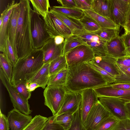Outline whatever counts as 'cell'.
<instances>
[{
	"instance_id": "8",
	"label": "cell",
	"mask_w": 130,
	"mask_h": 130,
	"mask_svg": "<svg viewBox=\"0 0 130 130\" xmlns=\"http://www.w3.org/2000/svg\"><path fill=\"white\" fill-rule=\"evenodd\" d=\"M43 19L46 30L51 38L61 36L66 38L72 35L69 28L49 11L46 17Z\"/></svg>"
},
{
	"instance_id": "5",
	"label": "cell",
	"mask_w": 130,
	"mask_h": 130,
	"mask_svg": "<svg viewBox=\"0 0 130 130\" xmlns=\"http://www.w3.org/2000/svg\"><path fill=\"white\" fill-rule=\"evenodd\" d=\"M66 92L65 87L47 86L45 88L44 104L51 110L53 115H56L61 109Z\"/></svg>"
},
{
	"instance_id": "54",
	"label": "cell",
	"mask_w": 130,
	"mask_h": 130,
	"mask_svg": "<svg viewBox=\"0 0 130 130\" xmlns=\"http://www.w3.org/2000/svg\"><path fill=\"white\" fill-rule=\"evenodd\" d=\"M118 98L124 101L125 102L130 101V96L120 97Z\"/></svg>"
},
{
	"instance_id": "52",
	"label": "cell",
	"mask_w": 130,
	"mask_h": 130,
	"mask_svg": "<svg viewBox=\"0 0 130 130\" xmlns=\"http://www.w3.org/2000/svg\"><path fill=\"white\" fill-rule=\"evenodd\" d=\"M125 105L127 111L128 118L130 119V101L125 102Z\"/></svg>"
},
{
	"instance_id": "46",
	"label": "cell",
	"mask_w": 130,
	"mask_h": 130,
	"mask_svg": "<svg viewBox=\"0 0 130 130\" xmlns=\"http://www.w3.org/2000/svg\"><path fill=\"white\" fill-rule=\"evenodd\" d=\"M9 124L7 117L2 113H0V130H9Z\"/></svg>"
},
{
	"instance_id": "56",
	"label": "cell",
	"mask_w": 130,
	"mask_h": 130,
	"mask_svg": "<svg viewBox=\"0 0 130 130\" xmlns=\"http://www.w3.org/2000/svg\"><path fill=\"white\" fill-rule=\"evenodd\" d=\"M130 20V7L128 11L127 18V22Z\"/></svg>"
},
{
	"instance_id": "30",
	"label": "cell",
	"mask_w": 130,
	"mask_h": 130,
	"mask_svg": "<svg viewBox=\"0 0 130 130\" xmlns=\"http://www.w3.org/2000/svg\"><path fill=\"white\" fill-rule=\"evenodd\" d=\"M48 119L46 117L36 115L23 130H42Z\"/></svg>"
},
{
	"instance_id": "25",
	"label": "cell",
	"mask_w": 130,
	"mask_h": 130,
	"mask_svg": "<svg viewBox=\"0 0 130 130\" xmlns=\"http://www.w3.org/2000/svg\"><path fill=\"white\" fill-rule=\"evenodd\" d=\"M91 6L92 11L102 16L110 19L109 0H92Z\"/></svg>"
},
{
	"instance_id": "43",
	"label": "cell",
	"mask_w": 130,
	"mask_h": 130,
	"mask_svg": "<svg viewBox=\"0 0 130 130\" xmlns=\"http://www.w3.org/2000/svg\"><path fill=\"white\" fill-rule=\"evenodd\" d=\"M115 78L114 83L130 84V67L121 72L120 75Z\"/></svg>"
},
{
	"instance_id": "34",
	"label": "cell",
	"mask_w": 130,
	"mask_h": 130,
	"mask_svg": "<svg viewBox=\"0 0 130 130\" xmlns=\"http://www.w3.org/2000/svg\"><path fill=\"white\" fill-rule=\"evenodd\" d=\"M0 65L9 81L11 82L13 73V66L3 53L0 54Z\"/></svg>"
},
{
	"instance_id": "23",
	"label": "cell",
	"mask_w": 130,
	"mask_h": 130,
	"mask_svg": "<svg viewBox=\"0 0 130 130\" xmlns=\"http://www.w3.org/2000/svg\"><path fill=\"white\" fill-rule=\"evenodd\" d=\"M85 15L95 20L101 28H112L119 30L120 26L110 19L102 16L91 10H83Z\"/></svg>"
},
{
	"instance_id": "26",
	"label": "cell",
	"mask_w": 130,
	"mask_h": 130,
	"mask_svg": "<svg viewBox=\"0 0 130 130\" xmlns=\"http://www.w3.org/2000/svg\"><path fill=\"white\" fill-rule=\"evenodd\" d=\"M68 68L51 75L47 86L65 87L67 81Z\"/></svg>"
},
{
	"instance_id": "13",
	"label": "cell",
	"mask_w": 130,
	"mask_h": 130,
	"mask_svg": "<svg viewBox=\"0 0 130 130\" xmlns=\"http://www.w3.org/2000/svg\"><path fill=\"white\" fill-rule=\"evenodd\" d=\"M81 92L82 99L79 110L83 129L88 115L94 105L98 101V98L93 89H86Z\"/></svg>"
},
{
	"instance_id": "19",
	"label": "cell",
	"mask_w": 130,
	"mask_h": 130,
	"mask_svg": "<svg viewBox=\"0 0 130 130\" xmlns=\"http://www.w3.org/2000/svg\"><path fill=\"white\" fill-rule=\"evenodd\" d=\"M126 47L119 36L107 41L105 46L106 55L117 58L126 56Z\"/></svg>"
},
{
	"instance_id": "33",
	"label": "cell",
	"mask_w": 130,
	"mask_h": 130,
	"mask_svg": "<svg viewBox=\"0 0 130 130\" xmlns=\"http://www.w3.org/2000/svg\"><path fill=\"white\" fill-rule=\"evenodd\" d=\"M74 113L73 112H67L58 115H56V121L65 130H68L72 122L73 114Z\"/></svg>"
},
{
	"instance_id": "15",
	"label": "cell",
	"mask_w": 130,
	"mask_h": 130,
	"mask_svg": "<svg viewBox=\"0 0 130 130\" xmlns=\"http://www.w3.org/2000/svg\"><path fill=\"white\" fill-rule=\"evenodd\" d=\"M7 118L11 130H23L33 118L14 108L8 112Z\"/></svg>"
},
{
	"instance_id": "45",
	"label": "cell",
	"mask_w": 130,
	"mask_h": 130,
	"mask_svg": "<svg viewBox=\"0 0 130 130\" xmlns=\"http://www.w3.org/2000/svg\"><path fill=\"white\" fill-rule=\"evenodd\" d=\"M92 0H74L76 7L83 10H91Z\"/></svg>"
},
{
	"instance_id": "32",
	"label": "cell",
	"mask_w": 130,
	"mask_h": 130,
	"mask_svg": "<svg viewBox=\"0 0 130 130\" xmlns=\"http://www.w3.org/2000/svg\"><path fill=\"white\" fill-rule=\"evenodd\" d=\"M82 45H86L77 37L72 35L65 38L62 55H65L74 48Z\"/></svg>"
},
{
	"instance_id": "21",
	"label": "cell",
	"mask_w": 130,
	"mask_h": 130,
	"mask_svg": "<svg viewBox=\"0 0 130 130\" xmlns=\"http://www.w3.org/2000/svg\"><path fill=\"white\" fill-rule=\"evenodd\" d=\"M49 11L62 21L72 31V34L85 30L79 20L64 15L55 11L51 8Z\"/></svg>"
},
{
	"instance_id": "18",
	"label": "cell",
	"mask_w": 130,
	"mask_h": 130,
	"mask_svg": "<svg viewBox=\"0 0 130 130\" xmlns=\"http://www.w3.org/2000/svg\"><path fill=\"white\" fill-rule=\"evenodd\" d=\"M82 99L81 92H66L62 106L56 115L67 112H75L79 108Z\"/></svg>"
},
{
	"instance_id": "27",
	"label": "cell",
	"mask_w": 130,
	"mask_h": 130,
	"mask_svg": "<svg viewBox=\"0 0 130 130\" xmlns=\"http://www.w3.org/2000/svg\"><path fill=\"white\" fill-rule=\"evenodd\" d=\"M51 8L63 14L78 20L82 19L85 15L83 10L77 7L70 8L55 6Z\"/></svg>"
},
{
	"instance_id": "49",
	"label": "cell",
	"mask_w": 130,
	"mask_h": 130,
	"mask_svg": "<svg viewBox=\"0 0 130 130\" xmlns=\"http://www.w3.org/2000/svg\"><path fill=\"white\" fill-rule=\"evenodd\" d=\"M121 37L126 48L130 47V32L125 31Z\"/></svg>"
},
{
	"instance_id": "40",
	"label": "cell",
	"mask_w": 130,
	"mask_h": 130,
	"mask_svg": "<svg viewBox=\"0 0 130 130\" xmlns=\"http://www.w3.org/2000/svg\"><path fill=\"white\" fill-rule=\"evenodd\" d=\"M3 54L7 60L13 66L17 62L18 59L16 56L8 38L7 40L6 50L5 53Z\"/></svg>"
},
{
	"instance_id": "48",
	"label": "cell",
	"mask_w": 130,
	"mask_h": 130,
	"mask_svg": "<svg viewBox=\"0 0 130 130\" xmlns=\"http://www.w3.org/2000/svg\"><path fill=\"white\" fill-rule=\"evenodd\" d=\"M108 85L115 89L124 90H130V84L113 83Z\"/></svg>"
},
{
	"instance_id": "2",
	"label": "cell",
	"mask_w": 130,
	"mask_h": 130,
	"mask_svg": "<svg viewBox=\"0 0 130 130\" xmlns=\"http://www.w3.org/2000/svg\"><path fill=\"white\" fill-rule=\"evenodd\" d=\"M30 0H21L19 3L20 11L15 35L13 51L18 60L29 54L33 50L30 15L31 9Z\"/></svg>"
},
{
	"instance_id": "6",
	"label": "cell",
	"mask_w": 130,
	"mask_h": 130,
	"mask_svg": "<svg viewBox=\"0 0 130 130\" xmlns=\"http://www.w3.org/2000/svg\"><path fill=\"white\" fill-rule=\"evenodd\" d=\"M0 78L2 83L9 93L14 108L26 115H29L30 114L32 111L30 109L28 101L24 99L17 92L13 85L9 82L1 68Z\"/></svg>"
},
{
	"instance_id": "10",
	"label": "cell",
	"mask_w": 130,
	"mask_h": 130,
	"mask_svg": "<svg viewBox=\"0 0 130 130\" xmlns=\"http://www.w3.org/2000/svg\"><path fill=\"white\" fill-rule=\"evenodd\" d=\"M110 19L117 25L123 27L127 22L130 0H109Z\"/></svg>"
},
{
	"instance_id": "37",
	"label": "cell",
	"mask_w": 130,
	"mask_h": 130,
	"mask_svg": "<svg viewBox=\"0 0 130 130\" xmlns=\"http://www.w3.org/2000/svg\"><path fill=\"white\" fill-rule=\"evenodd\" d=\"M86 63L101 74L106 80L108 85L113 83L115 82V78L113 76L91 61Z\"/></svg>"
},
{
	"instance_id": "55",
	"label": "cell",
	"mask_w": 130,
	"mask_h": 130,
	"mask_svg": "<svg viewBox=\"0 0 130 130\" xmlns=\"http://www.w3.org/2000/svg\"><path fill=\"white\" fill-rule=\"evenodd\" d=\"M125 54L126 56L130 57V47L126 48Z\"/></svg>"
},
{
	"instance_id": "16",
	"label": "cell",
	"mask_w": 130,
	"mask_h": 130,
	"mask_svg": "<svg viewBox=\"0 0 130 130\" xmlns=\"http://www.w3.org/2000/svg\"><path fill=\"white\" fill-rule=\"evenodd\" d=\"M64 42L57 45L54 37H52L44 44L41 48L43 53L44 64L50 63L62 55Z\"/></svg>"
},
{
	"instance_id": "47",
	"label": "cell",
	"mask_w": 130,
	"mask_h": 130,
	"mask_svg": "<svg viewBox=\"0 0 130 130\" xmlns=\"http://www.w3.org/2000/svg\"><path fill=\"white\" fill-rule=\"evenodd\" d=\"M57 1L63 7L70 8L76 7L74 0H59Z\"/></svg>"
},
{
	"instance_id": "12",
	"label": "cell",
	"mask_w": 130,
	"mask_h": 130,
	"mask_svg": "<svg viewBox=\"0 0 130 130\" xmlns=\"http://www.w3.org/2000/svg\"><path fill=\"white\" fill-rule=\"evenodd\" d=\"M111 115L110 113L98 100L89 113L83 129L95 130L102 121Z\"/></svg>"
},
{
	"instance_id": "36",
	"label": "cell",
	"mask_w": 130,
	"mask_h": 130,
	"mask_svg": "<svg viewBox=\"0 0 130 130\" xmlns=\"http://www.w3.org/2000/svg\"><path fill=\"white\" fill-rule=\"evenodd\" d=\"M119 120L111 115L102 121L95 130H112Z\"/></svg>"
},
{
	"instance_id": "51",
	"label": "cell",
	"mask_w": 130,
	"mask_h": 130,
	"mask_svg": "<svg viewBox=\"0 0 130 130\" xmlns=\"http://www.w3.org/2000/svg\"><path fill=\"white\" fill-rule=\"evenodd\" d=\"M55 43L57 45H59L63 43L65 41V38L61 36H58L54 37Z\"/></svg>"
},
{
	"instance_id": "17",
	"label": "cell",
	"mask_w": 130,
	"mask_h": 130,
	"mask_svg": "<svg viewBox=\"0 0 130 130\" xmlns=\"http://www.w3.org/2000/svg\"><path fill=\"white\" fill-rule=\"evenodd\" d=\"M117 59L108 55L101 56H95L91 61L115 78L120 75L116 62Z\"/></svg>"
},
{
	"instance_id": "7",
	"label": "cell",
	"mask_w": 130,
	"mask_h": 130,
	"mask_svg": "<svg viewBox=\"0 0 130 130\" xmlns=\"http://www.w3.org/2000/svg\"><path fill=\"white\" fill-rule=\"evenodd\" d=\"M80 40L93 51L95 56L106 55L105 46L107 41L92 32L85 30L83 31L72 34Z\"/></svg>"
},
{
	"instance_id": "31",
	"label": "cell",
	"mask_w": 130,
	"mask_h": 130,
	"mask_svg": "<svg viewBox=\"0 0 130 130\" xmlns=\"http://www.w3.org/2000/svg\"><path fill=\"white\" fill-rule=\"evenodd\" d=\"M119 30L112 28H101L92 32L107 42L119 36Z\"/></svg>"
},
{
	"instance_id": "24",
	"label": "cell",
	"mask_w": 130,
	"mask_h": 130,
	"mask_svg": "<svg viewBox=\"0 0 130 130\" xmlns=\"http://www.w3.org/2000/svg\"><path fill=\"white\" fill-rule=\"evenodd\" d=\"M50 63L44 64L41 68L28 82L38 84L44 89L47 85L50 77L49 68Z\"/></svg>"
},
{
	"instance_id": "3",
	"label": "cell",
	"mask_w": 130,
	"mask_h": 130,
	"mask_svg": "<svg viewBox=\"0 0 130 130\" xmlns=\"http://www.w3.org/2000/svg\"><path fill=\"white\" fill-rule=\"evenodd\" d=\"M44 64L42 49L33 50L26 57L18 60L13 66L11 83L13 85L19 82H27L31 79Z\"/></svg>"
},
{
	"instance_id": "29",
	"label": "cell",
	"mask_w": 130,
	"mask_h": 130,
	"mask_svg": "<svg viewBox=\"0 0 130 130\" xmlns=\"http://www.w3.org/2000/svg\"><path fill=\"white\" fill-rule=\"evenodd\" d=\"M68 68L66 55H62L50 63L49 68L50 76Z\"/></svg>"
},
{
	"instance_id": "39",
	"label": "cell",
	"mask_w": 130,
	"mask_h": 130,
	"mask_svg": "<svg viewBox=\"0 0 130 130\" xmlns=\"http://www.w3.org/2000/svg\"><path fill=\"white\" fill-rule=\"evenodd\" d=\"M56 115L48 118L42 130H66L56 121Z\"/></svg>"
},
{
	"instance_id": "42",
	"label": "cell",
	"mask_w": 130,
	"mask_h": 130,
	"mask_svg": "<svg viewBox=\"0 0 130 130\" xmlns=\"http://www.w3.org/2000/svg\"><path fill=\"white\" fill-rule=\"evenodd\" d=\"M116 62L121 73L130 67V57L125 56L117 58Z\"/></svg>"
},
{
	"instance_id": "11",
	"label": "cell",
	"mask_w": 130,
	"mask_h": 130,
	"mask_svg": "<svg viewBox=\"0 0 130 130\" xmlns=\"http://www.w3.org/2000/svg\"><path fill=\"white\" fill-rule=\"evenodd\" d=\"M65 55L68 66L79 63L88 62L95 57L92 50L89 46L85 45L74 48Z\"/></svg>"
},
{
	"instance_id": "14",
	"label": "cell",
	"mask_w": 130,
	"mask_h": 130,
	"mask_svg": "<svg viewBox=\"0 0 130 130\" xmlns=\"http://www.w3.org/2000/svg\"><path fill=\"white\" fill-rule=\"evenodd\" d=\"M14 1H12L9 3L3 12L1 17L3 19L0 25V51L4 54L7 48V29L9 20L13 8L17 4Z\"/></svg>"
},
{
	"instance_id": "41",
	"label": "cell",
	"mask_w": 130,
	"mask_h": 130,
	"mask_svg": "<svg viewBox=\"0 0 130 130\" xmlns=\"http://www.w3.org/2000/svg\"><path fill=\"white\" fill-rule=\"evenodd\" d=\"M79 108L74 113L72 122L68 130H85L82 125Z\"/></svg>"
},
{
	"instance_id": "28",
	"label": "cell",
	"mask_w": 130,
	"mask_h": 130,
	"mask_svg": "<svg viewBox=\"0 0 130 130\" xmlns=\"http://www.w3.org/2000/svg\"><path fill=\"white\" fill-rule=\"evenodd\" d=\"M34 11L41 15L43 18H45L50 8L48 0H30Z\"/></svg>"
},
{
	"instance_id": "9",
	"label": "cell",
	"mask_w": 130,
	"mask_h": 130,
	"mask_svg": "<svg viewBox=\"0 0 130 130\" xmlns=\"http://www.w3.org/2000/svg\"><path fill=\"white\" fill-rule=\"evenodd\" d=\"M98 98L102 105L112 116L118 120L128 118L124 101L115 97L103 96Z\"/></svg>"
},
{
	"instance_id": "4",
	"label": "cell",
	"mask_w": 130,
	"mask_h": 130,
	"mask_svg": "<svg viewBox=\"0 0 130 130\" xmlns=\"http://www.w3.org/2000/svg\"><path fill=\"white\" fill-rule=\"evenodd\" d=\"M32 9L30 15V25L33 50L41 49L51 38L47 31L44 20Z\"/></svg>"
},
{
	"instance_id": "44",
	"label": "cell",
	"mask_w": 130,
	"mask_h": 130,
	"mask_svg": "<svg viewBox=\"0 0 130 130\" xmlns=\"http://www.w3.org/2000/svg\"><path fill=\"white\" fill-rule=\"evenodd\" d=\"M112 130H130V119L119 120Z\"/></svg>"
},
{
	"instance_id": "53",
	"label": "cell",
	"mask_w": 130,
	"mask_h": 130,
	"mask_svg": "<svg viewBox=\"0 0 130 130\" xmlns=\"http://www.w3.org/2000/svg\"><path fill=\"white\" fill-rule=\"evenodd\" d=\"M123 27L125 31L130 32V20L127 21Z\"/></svg>"
},
{
	"instance_id": "1",
	"label": "cell",
	"mask_w": 130,
	"mask_h": 130,
	"mask_svg": "<svg viewBox=\"0 0 130 130\" xmlns=\"http://www.w3.org/2000/svg\"><path fill=\"white\" fill-rule=\"evenodd\" d=\"M105 79L98 71L85 63L68 66L65 86L66 92H81L107 85Z\"/></svg>"
},
{
	"instance_id": "22",
	"label": "cell",
	"mask_w": 130,
	"mask_h": 130,
	"mask_svg": "<svg viewBox=\"0 0 130 130\" xmlns=\"http://www.w3.org/2000/svg\"><path fill=\"white\" fill-rule=\"evenodd\" d=\"M20 11L19 3L13 8L10 16L7 29V36L13 48H14V40L17 22Z\"/></svg>"
},
{
	"instance_id": "38",
	"label": "cell",
	"mask_w": 130,
	"mask_h": 130,
	"mask_svg": "<svg viewBox=\"0 0 130 130\" xmlns=\"http://www.w3.org/2000/svg\"><path fill=\"white\" fill-rule=\"evenodd\" d=\"M13 85L17 92L24 99L28 101L30 98L31 92L27 88V82L18 83Z\"/></svg>"
},
{
	"instance_id": "35",
	"label": "cell",
	"mask_w": 130,
	"mask_h": 130,
	"mask_svg": "<svg viewBox=\"0 0 130 130\" xmlns=\"http://www.w3.org/2000/svg\"><path fill=\"white\" fill-rule=\"evenodd\" d=\"M79 20L85 29L87 31L93 32L97 31L101 28L95 20L85 15L83 18Z\"/></svg>"
},
{
	"instance_id": "50",
	"label": "cell",
	"mask_w": 130,
	"mask_h": 130,
	"mask_svg": "<svg viewBox=\"0 0 130 130\" xmlns=\"http://www.w3.org/2000/svg\"><path fill=\"white\" fill-rule=\"evenodd\" d=\"M27 87L29 91L31 92L34 90L36 88L40 87L38 84L36 83H29L28 82H27Z\"/></svg>"
},
{
	"instance_id": "20",
	"label": "cell",
	"mask_w": 130,
	"mask_h": 130,
	"mask_svg": "<svg viewBox=\"0 0 130 130\" xmlns=\"http://www.w3.org/2000/svg\"><path fill=\"white\" fill-rule=\"evenodd\" d=\"M93 89L98 97L105 96L118 98L130 96V90L115 89L108 85Z\"/></svg>"
}]
</instances>
